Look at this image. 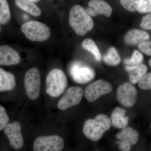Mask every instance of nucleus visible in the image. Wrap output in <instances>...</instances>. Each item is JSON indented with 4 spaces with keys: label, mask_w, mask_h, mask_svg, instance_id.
Instances as JSON below:
<instances>
[{
    "label": "nucleus",
    "mask_w": 151,
    "mask_h": 151,
    "mask_svg": "<svg viewBox=\"0 0 151 151\" xmlns=\"http://www.w3.org/2000/svg\"><path fill=\"white\" fill-rule=\"evenodd\" d=\"M112 86L110 83L103 80H98L89 84L84 91V95L89 102H94L103 95L111 92Z\"/></svg>",
    "instance_id": "8"
},
{
    "label": "nucleus",
    "mask_w": 151,
    "mask_h": 151,
    "mask_svg": "<svg viewBox=\"0 0 151 151\" xmlns=\"http://www.w3.org/2000/svg\"><path fill=\"white\" fill-rule=\"evenodd\" d=\"M1 24H0V33H1Z\"/></svg>",
    "instance_id": "33"
},
{
    "label": "nucleus",
    "mask_w": 151,
    "mask_h": 151,
    "mask_svg": "<svg viewBox=\"0 0 151 151\" xmlns=\"http://www.w3.org/2000/svg\"><path fill=\"white\" fill-rule=\"evenodd\" d=\"M150 35L147 32L139 29L130 30L125 35L124 42L130 45H139L150 40Z\"/></svg>",
    "instance_id": "14"
},
{
    "label": "nucleus",
    "mask_w": 151,
    "mask_h": 151,
    "mask_svg": "<svg viewBox=\"0 0 151 151\" xmlns=\"http://www.w3.org/2000/svg\"><path fill=\"white\" fill-rule=\"evenodd\" d=\"M21 61L18 52L8 45H0V65H17Z\"/></svg>",
    "instance_id": "12"
},
{
    "label": "nucleus",
    "mask_w": 151,
    "mask_h": 151,
    "mask_svg": "<svg viewBox=\"0 0 151 151\" xmlns=\"http://www.w3.org/2000/svg\"><path fill=\"white\" fill-rule=\"evenodd\" d=\"M9 119L5 108L0 105V132L4 129L6 126L8 124Z\"/></svg>",
    "instance_id": "27"
},
{
    "label": "nucleus",
    "mask_w": 151,
    "mask_h": 151,
    "mask_svg": "<svg viewBox=\"0 0 151 151\" xmlns=\"http://www.w3.org/2000/svg\"><path fill=\"white\" fill-rule=\"evenodd\" d=\"M11 18L10 9L7 0H0V24H6Z\"/></svg>",
    "instance_id": "20"
},
{
    "label": "nucleus",
    "mask_w": 151,
    "mask_h": 151,
    "mask_svg": "<svg viewBox=\"0 0 151 151\" xmlns=\"http://www.w3.org/2000/svg\"><path fill=\"white\" fill-rule=\"evenodd\" d=\"M22 32L29 40L34 42L45 41L49 38L51 31L46 24L36 21H30L22 25Z\"/></svg>",
    "instance_id": "4"
},
{
    "label": "nucleus",
    "mask_w": 151,
    "mask_h": 151,
    "mask_svg": "<svg viewBox=\"0 0 151 151\" xmlns=\"http://www.w3.org/2000/svg\"><path fill=\"white\" fill-rule=\"evenodd\" d=\"M67 85V77L62 70L55 68L50 71L46 79V92L50 96L58 97L64 92Z\"/></svg>",
    "instance_id": "3"
},
{
    "label": "nucleus",
    "mask_w": 151,
    "mask_h": 151,
    "mask_svg": "<svg viewBox=\"0 0 151 151\" xmlns=\"http://www.w3.org/2000/svg\"><path fill=\"white\" fill-rule=\"evenodd\" d=\"M126 111L117 107L114 109L111 117V123L117 129H123L127 127L129 122V118L125 116Z\"/></svg>",
    "instance_id": "16"
},
{
    "label": "nucleus",
    "mask_w": 151,
    "mask_h": 151,
    "mask_svg": "<svg viewBox=\"0 0 151 151\" xmlns=\"http://www.w3.org/2000/svg\"><path fill=\"white\" fill-rule=\"evenodd\" d=\"M139 49L143 53L151 56V41L145 42L138 45Z\"/></svg>",
    "instance_id": "28"
},
{
    "label": "nucleus",
    "mask_w": 151,
    "mask_h": 151,
    "mask_svg": "<svg viewBox=\"0 0 151 151\" xmlns=\"http://www.w3.org/2000/svg\"><path fill=\"white\" fill-rule=\"evenodd\" d=\"M68 21L70 26L80 36L85 35L94 27V22L91 16L79 5L74 6L70 9Z\"/></svg>",
    "instance_id": "1"
},
{
    "label": "nucleus",
    "mask_w": 151,
    "mask_h": 151,
    "mask_svg": "<svg viewBox=\"0 0 151 151\" xmlns=\"http://www.w3.org/2000/svg\"><path fill=\"white\" fill-rule=\"evenodd\" d=\"M140 89L143 90L151 89V73H146L138 82Z\"/></svg>",
    "instance_id": "25"
},
{
    "label": "nucleus",
    "mask_w": 151,
    "mask_h": 151,
    "mask_svg": "<svg viewBox=\"0 0 151 151\" xmlns=\"http://www.w3.org/2000/svg\"><path fill=\"white\" fill-rule=\"evenodd\" d=\"M144 60L143 55L139 50H134L131 58H127L124 60V63L128 66H134L140 65Z\"/></svg>",
    "instance_id": "23"
},
{
    "label": "nucleus",
    "mask_w": 151,
    "mask_h": 151,
    "mask_svg": "<svg viewBox=\"0 0 151 151\" xmlns=\"http://www.w3.org/2000/svg\"><path fill=\"white\" fill-rule=\"evenodd\" d=\"M64 146V141L59 136H41L36 139L33 148L35 151H60Z\"/></svg>",
    "instance_id": "6"
},
{
    "label": "nucleus",
    "mask_w": 151,
    "mask_h": 151,
    "mask_svg": "<svg viewBox=\"0 0 151 151\" xmlns=\"http://www.w3.org/2000/svg\"><path fill=\"white\" fill-rule=\"evenodd\" d=\"M24 85L26 93L30 100L37 99L40 92L41 77L39 70L34 67L28 70L25 75Z\"/></svg>",
    "instance_id": "5"
},
{
    "label": "nucleus",
    "mask_w": 151,
    "mask_h": 151,
    "mask_svg": "<svg viewBox=\"0 0 151 151\" xmlns=\"http://www.w3.org/2000/svg\"><path fill=\"white\" fill-rule=\"evenodd\" d=\"M21 130V125L17 122L8 124L4 129V132L9 139L10 145L14 150H21L23 147L24 140Z\"/></svg>",
    "instance_id": "11"
},
{
    "label": "nucleus",
    "mask_w": 151,
    "mask_h": 151,
    "mask_svg": "<svg viewBox=\"0 0 151 151\" xmlns=\"http://www.w3.org/2000/svg\"><path fill=\"white\" fill-rule=\"evenodd\" d=\"M131 146L129 145L122 142H120L119 143V148L121 150L123 151H130L131 148Z\"/></svg>",
    "instance_id": "30"
},
{
    "label": "nucleus",
    "mask_w": 151,
    "mask_h": 151,
    "mask_svg": "<svg viewBox=\"0 0 151 151\" xmlns=\"http://www.w3.org/2000/svg\"><path fill=\"white\" fill-rule=\"evenodd\" d=\"M149 65H150V67H151V58L150 59V61H149Z\"/></svg>",
    "instance_id": "32"
},
{
    "label": "nucleus",
    "mask_w": 151,
    "mask_h": 151,
    "mask_svg": "<svg viewBox=\"0 0 151 151\" xmlns=\"http://www.w3.org/2000/svg\"><path fill=\"white\" fill-rule=\"evenodd\" d=\"M104 62L108 65L115 66L119 65L121 62V58L116 49L110 47L104 57Z\"/></svg>",
    "instance_id": "21"
},
{
    "label": "nucleus",
    "mask_w": 151,
    "mask_h": 151,
    "mask_svg": "<svg viewBox=\"0 0 151 151\" xmlns=\"http://www.w3.org/2000/svg\"><path fill=\"white\" fill-rule=\"evenodd\" d=\"M110 119L104 114H99L94 119H90L84 123L83 131L86 137L94 142L99 140L111 126Z\"/></svg>",
    "instance_id": "2"
},
{
    "label": "nucleus",
    "mask_w": 151,
    "mask_h": 151,
    "mask_svg": "<svg viewBox=\"0 0 151 151\" xmlns=\"http://www.w3.org/2000/svg\"><path fill=\"white\" fill-rule=\"evenodd\" d=\"M82 46L87 51L92 52L95 56L96 60L100 61L101 55L100 50L94 41L90 38L84 40L82 43Z\"/></svg>",
    "instance_id": "22"
},
{
    "label": "nucleus",
    "mask_w": 151,
    "mask_h": 151,
    "mask_svg": "<svg viewBox=\"0 0 151 151\" xmlns=\"http://www.w3.org/2000/svg\"><path fill=\"white\" fill-rule=\"evenodd\" d=\"M89 7L86 9L90 16L103 15L108 17L111 16L113 9L111 6L103 0H91L88 3Z\"/></svg>",
    "instance_id": "13"
},
{
    "label": "nucleus",
    "mask_w": 151,
    "mask_h": 151,
    "mask_svg": "<svg viewBox=\"0 0 151 151\" xmlns=\"http://www.w3.org/2000/svg\"><path fill=\"white\" fill-rule=\"evenodd\" d=\"M125 69L129 74L130 82L133 84L137 83L147 70V66L142 64L134 66L127 65Z\"/></svg>",
    "instance_id": "18"
},
{
    "label": "nucleus",
    "mask_w": 151,
    "mask_h": 151,
    "mask_svg": "<svg viewBox=\"0 0 151 151\" xmlns=\"http://www.w3.org/2000/svg\"><path fill=\"white\" fill-rule=\"evenodd\" d=\"M29 1L32 2L33 3H36L40 1L41 0H29Z\"/></svg>",
    "instance_id": "31"
},
{
    "label": "nucleus",
    "mask_w": 151,
    "mask_h": 151,
    "mask_svg": "<svg viewBox=\"0 0 151 151\" xmlns=\"http://www.w3.org/2000/svg\"><path fill=\"white\" fill-rule=\"evenodd\" d=\"M137 95L136 88L129 82L120 85L117 89V100L122 105L128 108H131L134 105Z\"/></svg>",
    "instance_id": "10"
},
{
    "label": "nucleus",
    "mask_w": 151,
    "mask_h": 151,
    "mask_svg": "<svg viewBox=\"0 0 151 151\" xmlns=\"http://www.w3.org/2000/svg\"><path fill=\"white\" fill-rule=\"evenodd\" d=\"M69 72L73 81L78 84H86L92 81L95 76V72L92 68L80 61L73 63Z\"/></svg>",
    "instance_id": "7"
},
{
    "label": "nucleus",
    "mask_w": 151,
    "mask_h": 151,
    "mask_svg": "<svg viewBox=\"0 0 151 151\" xmlns=\"http://www.w3.org/2000/svg\"><path fill=\"white\" fill-rule=\"evenodd\" d=\"M83 95V91L79 86H72L68 89L65 95L60 99L58 104L59 110L64 111L78 105Z\"/></svg>",
    "instance_id": "9"
},
{
    "label": "nucleus",
    "mask_w": 151,
    "mask_h": 151,
    "mask_svg": "<svg viewBox=\"0 0 151 151\" xmlns=\"http://www.w3.org/2000/svg\"><path fill=\"white\" fill-rule=\"evenodd\" d=\"M16 85L14 76L0 68V92L13 90Z\"/></svg>",
    "instance_id": "15"
},
{
    "label": "nucleus",
    "mask_w": 151,
    "mask_h": 151,
    "mask_svg": "<svg viewBox=\"0 0 151 151\" xmlns=\"http://www.w3.org/2000/svg\"><path fill=\"white\" fill-rule=\"evenodd\" d=\"M15 3L19 8L33 16L39 17L41 15L40 9L29 0H15Z\"/></svg>",
    "instance_id": "19"
},
{
    "label": "nucleus",
    "mask_w": 151,
    "mask_h": 151,
    "mask_svg": "<svg viewBox=\"0 0 151 151\" xmlns=\"http://www.w3.org/2000/svg\"><path fill=\"white\" fill-rule=\"evenodd\" d=\"M137 11L140 13H151V0H140Z\"/></svg>",
    "instance_id": "26"
},
{
    "label": "nucleus",
    "mask_w": 151,
    "mask_h": 151,
    "mask_svg": "<svg viewBox=\"0 0 151 151\" xmlns=\"http://www.w3.org/2000/svg\"><path fill=\"white\" fill-rule=\"evenodd\" d=\"M122 5L127 11L135 12L138 10L140 0H120Z\"/></svg>",
    "instance_id": "24"
},
{
    "label": "nucleus",
    "mask_w": 151,
    "mask_h": 151,
    "mask_svg": "<svg viewBox=\"0 0 151 151\" xmlns=\"http://www.w3.org/2000/svg\"><path fill=\"white\" fill-rule=\"evenodd\" d=\"M142 28L145 30H151V14L143 17L140 24Z\"/></svg>",
    "instance_id": "29"
},
{
    "label": "nucleus",
    "mask_w": 151,
    "mask_h": 151,
    "mask_svg": "<svg viewBox=\"0 0 151 151\" xmlns=\"http://www.w3.org/2000/svg\"><path fill=\"white\" fill-rule=\"evenodd\" d=\"M117 138L121 142L129 145L131 146L137 144L139 139V134L131 127H126L117 134Z\"/></svg>",
    "instance_id": "17"
}]
</instances>
